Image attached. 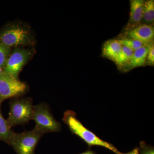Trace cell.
I'll return each instance as SVG.
<instances>
[{"label":"cell","mask_w":154,"mask_h":154,"mask_svg":"<svg viewBox=\"0 0 154 154\" xmlns=\"http://www.w3.org/2000/svg\"><path fill=\"white\" fill-rule=\"evenodd\" d=\"M63 121L74 134L82 139L90 147L99 146L110 150L115 154H124L112 144L102 140L84 126L77 118L74 111L68 110L64 113Z\"/></svg>","instance_id":"2"},{"label":"cell","mask_w":154,"mask_h":154,"mask_svg":"<svg viewBox=\"0 0 154 154\" xmlns=\"http://www.w3.org/2000/svg\"><path fill=\"white\" fill-rule=\"evenodd\" d=\"M80 154H95V153L94 152L92 151L91 150H88L87 151L83 152L82 153Z\"/></svg>","instance_id":"20"},{"label":"cell","mask_w":154,"mask_h":154,"mask_svg":"<svg viewBox=\"0 0 154 154\" xmlns=\"http://www.w3.org/2000/svg\"><path fill=\"white\" fill-rule=\"evenodd\" d=\"M151 45H145L134 51L132 57L128 64V68L127 69V70L143 66L145 64L147 56Z\"/></svg>","instance_id":"10"},{"label":"cell","mask_w":154,"mask_h":154,"mask_svg":"<svg viewBox=\"0 0 154 154\" xmlns=\"http://www.w3.org/2000/svg\"><path fill=\"white\" fill-rule=\"evenodd\" d=\"M13 48L7 47L0 42V66L4 69L7 60L11 54Z\"/></svg>","instance_id":"16"},{"label":"cell","mask_w":154,"mask_h":154,"mask_svg":"<svg viewBox=\"0 0 154 154\" xmlns=\"http://www.w3.org/2000/svg\"><path fill=\"white\" fill-rule=\"evenodd\" d=\"M122 47V45L118 40H109L103 45L102 54L105 57L114 61L121 52Z\"/></svg>","instance_id":"11"},{"label":"cell","mask_w":154,"mask_h":154,"mask_svg":"<svg viewBox=\"0 0 154 154\" xmlns=\"http://www.w3.org/2000/svg\"><path fill=\"white\" fill-rule=\"evenodd\" d=\"M33 107V100L30 97L22 96L11 99L9 117L7 119L9 126L12 128L28 123L32 119Z\"/></svg>","instance_id":"3"},{"label":"cell","mask_w":154,"mask_h":154,"mask_svg":"<svg viewBox=\"0 0 154 154\" xmlns=\"http://www.w3.org/2000/svg\"><path fill=\"white\" fill-rule=\"evenodd\" d=\"M4 72V69L1 66H0V76Z\"/></svg>","instance_id":"21"},{"label":"cell","mask_w":154,"mask_h":154,"mask_svg":"<svg viewBox=\"0 0 154 154\" xmlns=\"http://www.w3.org/2000/svg\"><path fill=\"white\" fill-rule=\"evenodd\" d=\"M134 51L122 45L121 52L114 61L119 66L129 64L133 54Z\"/></svg>","instance_id":"13"},{"label":"cell","mask_w":154,"mask_h":154,"mask_svg":"<svg viewBox=\"0 0 154 154\" xmlns=\"http://www.w3.org/2000/svg\"><path fill=\"white\" fill-rule=\"evenodd\" d=\"M36 51L34 47L14 48L9 55L4 72L19 79L20 72L33 57Z\"/></svg>","instance_id":"5"},{"label":"cell","mask_w":154,"mask_h":154,"mask_svg":"<svg viewBox=\"0 0 154 154\" xmlns=\"http://www.w3.org/2000/svg\"><path fill=\"white\" fill-rule=\"evenodd\" d=\"M32 119L36 123L34 128L43 134L59 132L61 125L57 121L50 111L48 105L41 103L34 106Z\"/></svg>","instance_id":"4"},{"label":"cell","mask_w":154,"mask_h":154,"mask_svg":"<svg viewBox=\"0 0 154 154\" xmlns=\"http://www.w3.org/2000/svg\"><path fill=\"white\" fill-rule=\"evenodd\" d=\"M125 154H139V148L137 147H136L134 149L132 150L131 151Z\"/></svg>","instance_id":"19"},{"label":"cell","mask_w":154,"mask_h":154,"mask_svg":"<svg viewBox=\"0 0 154 154\" xmlns=\"http://www.w3.org/2000/svg\"><path fill=\"white\" fill-rule=\"evenodd\" d=\"M139 152V154H154V147L148 145L145 142L142 141L140 143Z\"/></svg>","instance_id":"17"},{"label":"cell","mask_w":154,"mask_h":154,"mask_svg":"<svg viewBox=\"0 0 154 154\" xmlns=\"http://www.w3.org/2000/svg\"><path fill=\"white\" fill-rule=\"evenodd\" d=\"M118 40L122 45L126 46L134 51L146 45L140 41L131 38H123Z\"/></svg>","instance_id":"15"},{"label":"cell","mask_w":154,"mask_h":154,"mask_svg":"<svg viewBox=\"0 0 154 154\" xmlns=\"http://www.w3.org/2000/svg\"><path fill=\"white\" fill-rule=\"evenodd\" d=\"M154 37L153 27L146 24H141L127 30L124 38H131L140 41L146 45L152 44Z\"/></svg>","instance_id":"8"},{"label":"cell","mask_w":154,"mask_h":154,"mask_svg":"<svg viewBox=\"0 0 154 154\" xmlns=\"http://www.w3.org/2000/svg\"><path fill=\"white\" fill-rule=\"evenodd\" d=\"M14 132L9 126L7 119L4 118L0 106V140L10 145Z\"/></svg>","instance_id":"12"},{"label":"cell","mask_w":154,"mask_h":154,"mask_svg":"<svg viewBox=\"0 0 154 154\" xmlns=\"http://www.w3.org/2000/svg\"><path fill=\"white\" fill-rule=\"evenodd\" d=\"M0 42L12 48L34 47L36 38L30 25L17 21L8 23L0 29Z\"/></svg>","instance_id":"1"},{"label":"cell","mask_w":154,"mask_h":154,"mask_svg":"<svg viewBox=\"0 0 154 154\" xmlns=\"http://www.w3.org/2000/svg\"><path fill=\"white\" fill-rule=\"evenodd\" d=\"M146 22L152 23L154 20V1H144L143 7V18Z\"/></svg>","instance_id":"14"},{"label":"cell","mask_w":154,"mask_h":154,"mask_svg":"<svg viewBox=\"0 0 154 154\" xmlns=\"http://www.w3.org/2000/svg\"><path fill=\"white\" fill-rule=\"evenodd\" d=\"M146 61L149 64L153 65L154 63V46L152 43L150 46L148 53L147 56Z\"/></svg>","instance_id":"18"},{"label":"cell","mask_w":154,"mask_h":154,"mask_svg":"<svg viewBox=\"0 0 154 154\" xmlns=\"http://www.w3.org/2000/svg\"><path fill=\"white\" fill-rule=\"evenodd\" d=\"M28 90L25 82L3 72L0 76V106L6 99L23 96Z\"/></svg>","instance_id":"7"},{"label":"cell","mask_w":154,"mask_h":154,"mask_svg":"<svg viewBox=\"0 0 154 154\" xmlns=\"http://www.w3.org/2000/svg\"><path fill=\"white\" fill-rule=\"evenodd\" d=\"M144 1L143 0H131L130 1V12L128 23L130 30L140 25L143 18V7Z\"/></svg>","instance_id":"9"},{"label":"cell","mask_w":154,"mask_h":154,"mask_svg":"<svg viewBox=\"0 0 154 154\" xmlns=\"http://www.w3.org/2000/svg\"><path fill=\"white\" fill-rule=\"evenodd\" d=\"M43 135L34 128L20 133L14 132L10 146L17 154H35L37 144Z\"/></svg>","instance_id":"6"}]
</instances>
